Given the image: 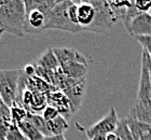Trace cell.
<instances>
[{"label": "cell", "instance_id": "6da1fadb", "mask_svg": "<svg viewBox=\"0 0 151 140\" xmlns=\"http://www.w3.org/2000/svg\"><path fill=\"white\" fill-rule=\"evenodd\" d=\"M0 28L17 37L27 34L26 9L23 0H3L0 4Z\"/></svg>", "mask_w": 151, "mask_h": 140}, {"label": "cell", "instance_id": "7a4b0ae2", "mask_svg": "<svg viewBox=\"0 0 151 140\" xmlns=\"http://www.w3.org/2000/svg\"><path fill=\"white\" fill-rule=\"evenodd\" d=\"M24 75V69H0V96L9 108L17 105L19 85Z\"/></svg>", "mask_w": 151, "mask_h": 140}, {"label": "cell", "instance_id": "3957f363", "mask_svg": "<svg viewBox=\"0 0 151 140\" xmlns=\"http://www.w3.org/2000/svg\"><path fill=\"white\" fill-rule=\"evenodd\" d=\"M71 3L73 1L69 0L58 1L47 16L45 29H57L70 34H78L82 31L81 28L75 25L69 17V6Z\"/></svg>", "mask_w": 151, "mask_h": 140}, {"label": "cell", "instance_id": "277c9868", "mask_svg": "<svg viewBox=\"0 0 151 140\" xmlns=\"http://www.w3.org/2000/svg\"><path fill=\"white\" fill-rule=\"evenodd\" d=\"M91 3L95 9V17L92 25L85 31L103 34L110 32L119 19L112 12L108 1L95 0L91 1Z\"/></svg>", "mask_w": 151, "mask_h": 140}, {"label": "cell", "instance_id": "5b68a950", "mask_svg": "<svg viewBox=\"0 0 151 140\" xmlns=\"http://www.w3.org/2000/svg\"><path fill=\"white\" fill-rule=\"evenodd\" d=\"M136 100L146 103H151V57L144 50L142 53V69Z\"/></svg>", "mask_w": 151, "mask_h": 140}, {"label": "cell", "instance_id": "8992f818", "mask_svg": "<svg viewBox=\"0 0 151 140\" xmlns=\"http://www.w3.org/2000/svg\"><path fill=\"white\" fill-rule=\"evenodd\" d=\"M119 121L120 120L118 118L116 109L111 107L104 118H101L99 121L86 129V136L88 139H92L95 136H107L109 134H112L116 131Z\"/></svg>", "mask_w": 151, "mask_h": 140}, {"label": "cell", "instance_id": "52a82bcc", "mask_svg": "<svg viewBox=\"0 0 151 140\" xmlns=\"http://www.w3.org/2000/svg\"><path fill=\"white\" fill-rule=\"evenodd\" d=\"M27 34H38L45 30L47 15L37 8L25 6Z\"/></svg>", "mask_w": 151, "mask_h": 140}, {"label": "cell", "instance_id": "ba28073f", "mask_svg": "<svg viewBox=\"0 0 151 140\" xmlns=\"http://www.w3.org/2000/svg\"><path fill=\"white\" fill-rule=\"evenodd\" d=\"M86 78L82 79L80 81H78L75 85L66 90L64 93L66 95L67 99L69 101L70 105V110H71V113L76 114L77 112L79 111V109L81 108L82 103H83V99L85 97V92H86Z\"/></svg>", "mask_w": 151, "mask_h": 140}, {"label": "cell", "instance_id": "9c48e42d", "mask_svg": "<svg viewBox=\"0 0 151 140\" xmlns=\"http://www.w3.org/2000/svg\"><path fill=\"white\" fill-rule=\"evenodd\" d=\"M125 28L133 37L151 36V15L149 13H140L136 15Z\"/></svg>", "mask_w": 151, "mask_h": 140}, {"label": "cell", "instance_id": "30bf717a", "mask_svg": "<svg viewBox=\"0 0 151 140\" xmlns=\"http://www.w3.org/2000/svg\"><path fill=\"white\" fill-rule=\"evenodd\" d=\"M53 52L56 55L60 66L67 65L70 62H81L90 66V60L85 55L70 47H53Z\"/></svg>", "mask_w": 151, "mask_h": 140}, {"label": "cell", "instance_id": "8fae6325", "mask_svg": "<svg viewBox=\"0 0 151 140\" xmlns=\"http://www.w3.org/2000/svg\"><path fill=\"white\" fill-rule=\"evenodd\" d=\"M47 106H52L55 109H57V111L60 112V114L63 115L66 120H68L70 116H73V113H71V110H70L69 101H68L64 92L54 90V92L49 93L47 95Z\"/></svg>", "mask_w": 151, "mask_h": 140}, {"label": "cell", "instance_id": "7c38bea8", "mask_svg": "<svg viewBox=\"0 0 151 140\" xmlns=\"http://www.w3.org/2000/svg\"><path fill=\"white\" fill-rule=\"evenodd\" d=\"M77 3H78V25L80 26L82 31H85L94 21L95 9L91 1Z\"/></svg>", "mask_w": 151, "mask_h": 140}, {"label": "cell", "instance_id": "4fadbf2b", "mask_svg": "<svg viewBox=\"0 0 151 140\" xmlns=\"http://www.w3.org/2000/svg\"><path fill=\"white\" fill-rule=\"evenodd\" d=\"M126 116L151 125V103H140L136 100Z\"/></svg>", "mask_w": 151, "mask_h": 140}, {"label": "cell", "instance_id": "5bb4252c", "mask_svg": "<svg viewBox=\"0 0 151 140\" xmlns=\"http://www.w3.org/2000/svg\"><path fill=\"white\" fill-rule=\"evenodd\" d=\"M34 64L50 71H56L60 67L56 55L53 52V49H47L38 58H36Z\"/></svg>", "mask_w": 151, "mask_h": 140}, {"label": "cell", "instance_id": "9a60e30c", "mask_svg": "<svg viewBox=\"0 0 151 140\" xmlns=\"http://www.w3.org/2000/svg\"><path fill=\"white\" fill-rule=\"evenodd\" d=\"M88 67H90L88 65L81 64V62H70L67 65L60 66V69L69 78L75 80H82L86 78Z\"/></svg>", "mask_w": 151, "mask_h": 140}, {"label": "cell", "instance_id": "2e32d148", "mask_svg": "<svg viewBox=\"0 0 151 140\" xmlns=\"http://www.w3.org/2000/svg\"><path fill=\"white\" fill-rule=\"evenodd\" d=\"M125 120L127 122L129 129H131L134 140H142L151 133V125L139 122L135 118H129V116H125Z\"/></svg>", "mask_w": 151, "mask_h": 140}, {"label": "cell", "instance_id": "e0dca14e", "mask_svg": "<svg viewBox=\"0 0 151 140\" xmlns=\"http://www.w3.org/2000/svg\"><path fill=\"white\" fill-rule=\"evenodd\" d=\"M69 124L68 121L63 115H58L56 118L47 122V128L50 136H57V135H64V133L68 129Z\"/></svg>", "mask_w": 151, "mask_h": 140}, {"label": "cell", "instance_id": "ac0fdd59", "mask_svg": "<svg viewBox=\"0 0 151 140\" xmlns=\"http://www.w3.org/2000/svg\"><path fill=\"white\" fill-rule=\"evenodd\" d=\"M19 127L23 135L27 138V140H43L44 136L38 131L37 128L26 118L25 121L21 122L19 124Z\"/></svg>", "mask_w": 151, "mask_h": 140}, {"label": "cell", "instance_id": "d6986e66", "mask_svg": "<svg viewBox=\"0 0 151 140\" xmlns=\"http://www.w3.org/2000/svg\"><path fill=\"white\" fill-rule=\"evenodd\" d=\"M109 6L111 8L112 12L114 13V15L118 17V19H122L125 17L126 12L129 9V6H132L133 1H108Z\"/></svg>", "mask_w": 151, "mask_h": 140}, {"label": "cell", "instance_id": "ffe728a7", "mask_svg": "<svg viewBox=\"0 0 151 140\" xmlns=\"http://www.w3.org/2000/svg\"><path fill=\"white\" fill-rule=\"evenodd\" d=\"M27 120H28L30 123H32L38 131H40L41 134L43 135L44 137H47L50 136V133H49V128H47V122L43 118L42 115L39 114H32V113H28V116H27Z\"/></svg>", "mask_w": 151, "mask_h": 140}, {"label": "cell", "instance_id": "44dd1931", "mask_svg": "<svg viewBox=\"0 0 151 140\" xmlns=\"http://www.w3.org/2000/svg\"><path fill=\"white\" fill-rule=\"evenodd\" d=\"M10 109H11V121H12V123H14L16 125H19L21 122L25 121L27 116H28L27 110L24 109L22 106L14 105Z\"/></svg>", "mask_w": 151, "mask_h": 140}, {"label": "cell", "instance_id": "7402d4cb", "mask_svg": "<svg viewBox=\"0 0 151 140\" xmlns=\"http://www.w3.org/2000/svg\"><path fill=\"white\" fill-rule=\"evenodd\" d=\"M114 134L121 140H134L132 133H131V129H129L125 118L119 121V124H118V127H116Z\"/></svg>", "mask_w": 151, "mask_h": 140}, {"label": "cell", "instance_id": "603a6c76", "mask_svg": "<svg viewBox=\"0 0 151 140\" xmlns=\"http://www.w3.org/2000/svg\"><path fill=\"white\" fill-rule=\"evenodd\" d=\"M6 140H27V138L23 135V133L21 131V129L19 127V125L11 123Z\"/></svg>", "mask_w": 151, "mask_h": 140}, {"label": "cell", "instance_id": "cb8c5ba5", "mask_svg": "<svg viewBox=\"0 0 151 140\" xmlns=\"http://www.w3.org/2000/svg\"><path fill=\"white\" fill-rule=\"evenodd\" d=\"M134 38L142 44L144 51H146L151 57V36H136Z\"/></svg>", "mask_w": 151, "mask_h": 140}, {"label": "cell", "instance_id": "d4e9b609", "mask_svg": "<svg viewBox=\"0 0 151 140\" xmlns=\"http://www.w3.org/2000/svg\"><path fill=\"white\" fill-rule=\"evenodd\" d=\"M12 123L11 121V109L6 105L0 107V125Z\"/></svg>", "mask_w": 151, "mask_h": 140}, {"label": "cell", "instance_id": "484cf974", "mask_svg": "<svg viewBox=\"0 0 151 140\" xmlns=\"http://www.w3.org/2000/svg\"><path fill=\"white\" fill-rule=\"evenodd\" d=\"M134 6L139 13H149L151 10V0H137L134 1Z\"/></svg>", "mask_w": 151, "mask_h": 140}, {"label": "cell", "instance_id": "4316f807", "mask_svg": "<svg viewBox=\"0 0 151 140\" xmlns=\"http://www.w3.org/2000/svg\"><path fill=\"white\" fill-rule=\"evenodd\" d=\"M58 115H60V112L52 106H47V108L42 112V116H43V118L47 122H50L52 120H54V118H56Z\"/></svg>", "mask_w": 151, "mask_h": 140}, {"label": "cell", "instance_id": "83f0119b", "mask_svg": "<svg viewBox=\"0 0 151 140\" xmlns=\"http://www.w3.org/2000/svg\"><path fill=\"white\" fill-rule=\"evenodd\" d=\"M69 17L75 25H78V3L77 2H73L69 6Z\"/></svg>", "mask_w": 151, "mask_h": 140}, {"label": "cell", "instance_id": "f1b7e54d", "mask_svg": "<svg viewBox=\"0 0 151 140\" xmlns=\"http://www.w3.org/2000/svg\"><path fill=\"white\" fill-rule=\"evenodd\" d=\"M43 140H66V138L64 137V135H57V136H47V137H44Z\"/></svg>", "mask_w": 151, "mask_h": 140}, {"label": "cell", "instance_id": "f546056e", "mask_svg": "<svg viewBox=\"0 0 151 140\" xmlns=\"http://www.w3.org/2000/svg\"><path fill=\"white\" fill-rule=\"evenodd\" d=\"M106 138H107V140H121L118 136H116L114 133H112V134H109L106 136Z\"/></svg>", "mask_w": 151, "mask_h": 140}, {"label": "cell", "instance_id": "4dcf8cb0", "mask_svg": "<svg viewBox=\"0 0 151 140\" xmlns=\"http://www.w3.org/2000/svg\"><path fill=\"white\" fill-rule=\"evenodd\" d=\"M90 140H107V138H106V136H95Z\"/></svg>", "mask_w": 151, "mask_h": 140}, {"label": "cell", "instance_id": "1f68e13d", "mask_svg": "<svg viewBox=\"0 0 151 140\" xmlns=\"http://www.w3.org/2000/svg\"><path fill=\"white\" fill-rule=\"evenodd\" d=\"M142 140H151V133L148 135V136H147V137L144 138V139H142Z\"/></svg>", "mask_w": 151, "mask_h": 140}, {"label": "cell", "instance_id": "d6a6232c", "mask_svg": "<svg viewBox=\"0 0 151 140\" xmlns=\"http://www.w3.org/2000/svg\"><path fill=\"white\" fill-rule=\"evenodd\" d=\"M3 105H4V103H3L2 98H1V96H0V107H2Z\"/></svg>", "mask_w": 151, "mask_h": 140}, {"label": "cell", "instance_id": "836d02e7", "mask_svg": "<svg viewBox=\"0 0 151 140\" xmlns=\"http://www.w3.org/2000/svg\"><path fill=\"white\" fill-rule=\"evenodd\" d=\"M3 32H4V31L2 30V29H1V28H0V38H1V36H2V34Z\"/></svg>", "mask_w": 151, "mask_h": 140}, {"label": "cell", "instance_id": "e575fe53", "mask_svg": "<svg viewBox=\"0 0 151 140\" xmlns=\"http://www.w3.org/2000/svg\"><path fill=\"white\" fill-rule=\"evenodd\" d=\"M2 1H3V0H0V4H1V3H2Z\"/></svg>", "mask_w": 151, "mask_h": 140}, {"label": "cell", "instance_id": "d590c367", "mask_svg": "<svg viewBox=\"0 0 151 140\" xmlns=\"http://www.w3.org/2000/svg\"><path fill=\"white\" fill-rule=\"evenodd\" d=\"M149 14H150V15H151V10H150V11H149Z\"/></svg>", "mask_w": 151, "mask_h": 140}]
</instances>
